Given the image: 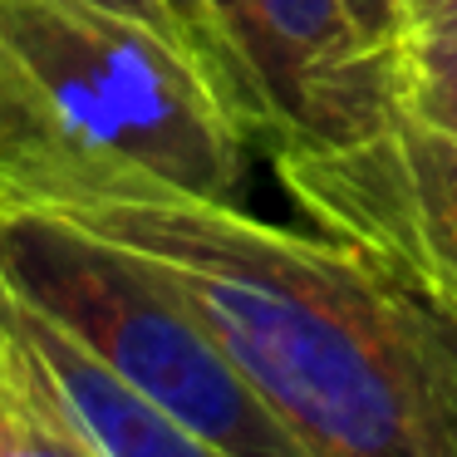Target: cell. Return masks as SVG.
<instances>
[{"label": "cell", "mask_w": 457, "mask_h": 457, "mask_svg": "<svg viewBox=\"0 0 457 457\" xmlns=\"http://www.w3.org/2000/svg\"><path fill=\"white\" fill-rule=\"evenodd\" d=\"M0 339L99 457H231L178 413L109 374L60 325H50L40 310L11 295L5 280H0Z\"/></svg>", "instance_id": "cell-6"}, {"label": "cell", "mask_w": 457, "mask_h": 457, "mask_svg": "<svg viewBox=\"0 0 457 457\" xmlns=\"http://www.w3.org/2000/svg\"><path fill=\"white\" fill-rule=\"evenodd\" d=\"M345 5L354 11V21L384 45H398L413 30V0H345Z\"/></svg>", "instance_id": "cell-11"}, {"label": "cell", "mask_w": 457, "mask_h": 457, "mask_svg": "<svg viewBox=\"0 0 457 457\" xmlns=\"http://www.w3.org/2000/svg\"><path fill=\"white\" fill-rule=\"evenodd\" d=\"M453 5H457V0H453Z\"/></svg>", "instance_id": "cell-14"}, {"label": "cell", "mask_w": 457, "mask_h": 457, "mask_svg": "<svg viewBox=\"0 0 457 457\" xmlns=\"http://www.w3.org/2000/svg\"><path fill=\"white\" fill-rule=\"evenodd\" d=\"M172 15V25H178L182 45H187V54L202 64V74L212 79V89L221 94V104L231 109V119L241 123V133H246L251 143H256V129H251V104H246V89H241L237 79V64H231L227 45H221L217 25H212V11L207 0H162Z\"/></svg>", "instance_id": "cell-9"}, {"label": "cell", "mask_w": 457, "mask_h": 457, "mask_svg": "<svg viewBox=\"0 0 457 457\" xmlns=\"http://www.w3.org/2000/svg\"><path fill=\"white\" fill-rule=\"evenodd\" d=\"M0 197L148 261L305 457H457V325L349 246L15 129Z\"/></svg>", "instance_id": "cell-1"}, {"label": "cell", "mask_w": 457, "mask_h": 457, "mask_svg": "<svg viewBox=\"0 0 457 457\" xmlns=\"http://www.w3.org/2000/svg\"><path fill=\"white\" fill-rule=\"evenodd\" d=\"M212 11V25H217L221 45H227L231 64H237V79L246 89V104H251V129H256V143L266 148L270 143V119H266V104H261V89L246 70V30H251V15H256V0H207Z\"/></svg>", "instance_id": "cell-10"}, {"label": "cell", "mask_w": 457, "mask_h": 457, "mask_svg": "<svg viewBox=\"0 0 457 457\" xmlns=\"http://www.w3.org/2000/svg\"><path fill=\"white\" fill-rule=\"evenodd\" d=\"M300 227L349 246L457 325V138L398 119L345 148L270 158Z\"/></svg>", "instance_id": "cell-4"}, {"label": "cell", "mask_w": 457, "mask_h": 457, "mask_svg": "<svg viewBox=\"0 0 457 457\" xmlns=\"http://www.w3.org/2000/svg\"><path fill=\"white\" fill-rule=\"evenodd\" d=\"M0 280L109 374L231 457H305L197 310L133 251L45 207L0 197Z\"/></svg>", "instance_id": "cell-3"}, {"label": "cell", "mask_w": 457, "mask_h": 457, "mask_svg": "<svg viewBox=\"0 0 457 457\" xmlns=\"http://www.w3.org/2000/svg\"><path fill=\"white\" fill-rule=\"evenodd\" d=\"M246 70L270 119L266 158L325 153L403 119V64L345 0H256Z\"/></svg>", "instance_id": "cell-5"}, {"label": "cell", "mask_w": 457, "mask_h": 457, "mask_svg": "<svg viewBox=\"0 0 457 457\" xmlns=\"http://www.w3.org/2000/svg\"><path fill=\"white\" fill-rule=\"evenodd\" d=\"M89 5L113 11V15H129V21H143V25H153V30H162L168 40L182 45V35H178V25H172V15H168L162 0H89ZM182 50H187V45H182Z\"/></svg>", "instance_id": "cell-12"}, {"label": "cell", "mask_w": 457, "mask_h": 457, "mask_svg": "<svg viewBox=\"0 0 457 457\" xmlns=\"http://www.w3.org/2000/svg\"><path fill=\"white\" fill-rule=\"evenodd\" d=\"M0 457H99L0 339Z\"/></svg>", "instance_id": "cell-8"}, {"label": "cell", "mask_w": 457, "mask_h": 457, "mask_svg": "<svg viewBox=\"0 0 457 457\" xmlns=\"http://www.w3.org/2000/svg\"><path fill=\"white\" fill-rule=\"evenodd\" d=\"M453 0H413V25L418 21H428V15H437V11H447Z\"/></svg>", "instance_id": "cell-13"}, {"label": "cell", "mask_w": 457, "mask_h": 457, "mask_svg": "<svg viewBox=\"0 0 457 457\" xmlns=\"http://www.w3.org/2000/svg\"><path fill=\"white\" fill-rule=\"evenodd\" d=\"M403 64V109L423 129L457 138V5L418 21L398 40Z\"/></svg>", "instance_id": "cell-7"}, {"label": "cell", "mask_w": 457, "mask_h": 457, "mask_svg": "<svg viewBox=\"0 0 457 457\" xmlns=\"http://www.w3.org/2000/svg\"><path fill=\"white\" fill-rule=\"evenodd\" d=\"M0 129L246 202L251 138L202 64L89 0H0Z\"/></svg>", "instance_id": "cell-2"}]
</instances>
